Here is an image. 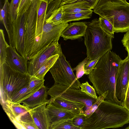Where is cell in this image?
<instances>
[{"mask_svg": "<svg viewBox=\"0 0 129 129\" xmlns=\"http://www.w3.org/2000/svg\"></svg>", "mask_w": 129, "mask_h": 129, "instance_id": "bcb514c9", "label": "cell"}, {"mask_svg": "<svg viewBox=\"0 0 129 129\" xmlns=\"http://www.w3.org/2000/svg\"><path fill=\"white\" fill-rule=\"evenodd\" d=\"M100 25L102 29L114 38L115 32L113 26L107 20L100 16L99 19Z\"/></svg>", "mask_w": 129, "mask_h": 129, "instance_id": "f546056e", "label": "cell"}, {"mask_svg": "<svg viewBox=\"0 0 129 129\" xmlns=\"http://www.w3.org/2000/svg\"><path fill=\"white\" fill-rule=\"evenodd\" d=\"M46 110L51 123L63 119L73 118L77 115L70 111L58 108L50 103L46 106Z\"/></svg>", "mask_w": 129, "mask_h": 129, "instance_id": "d6986e66", "label": "cell"}, {"mask_svg": "<svg viewBox=\"0 0 129 129\" xmlns=\"http://www.w3.org/2000/svg\"><path fill=\"white\" fill-rule=\"evenodd\" d=\"M49 1V0H39L37 19L36 42L39 41L42 35L43 27L45 22L46 10Z\"/></svg>", "mask_w": 129, "mask_h": 129, "instance_id": "ffe728a7", "label": "cell"}, {"mask_svg": "<svg viewBox=\"0 0 129 129\" xmlns=\"http://www.w3.org/2000/svg\"><path fill=\"white\" fill-rule=\"evenodd\" d=\"M81 90L89 96L97 99L98 97L96 95L95 88L93 86L89 84L87 81L84 83H82L80 86Z\"/></svg>", "mask_w": 129, "mask_h": 129, "instance_id": "e575fe53", "label": "cell"}, {"mask_svg": "<svg viewBox=\"0 0 129 129\" xmlns=\"http://www.w3.org/2000/svg\"><path fill=\"white\" fill-rule=\"evenodd\" d=\"M129 123V111L124 106L105 100L87 117L83 129L121 127Z\"/></svg>", "mask_w": 129, "mask_h": 129, "instance_id": "7a4b0ae2", "label": "cell"}, {"mask_svg": "<svg viewBox=\"0 0 129 129\" xmlns=\"http://www.w3.org/2000/svg\"><path fill=\"white\" fill-rule=\"evenodd\" d=\"M48 88L44 86L34 93L30 97L22 101L21 103L30 108H33L43 104L49 103L47 98Z\"/></svg>", "mask_w": 129, "mask_h": 129, "instance_id": "e0dca14e", "label": "cell"}, {"mask_svg": "<svg viewBox=\"0 0 129 129\" xmlns=\"http://www.w3.org/2000/svg\"><path fill=\"white\" fill-rule=\"evenodd\" d=\"M69 0H62V1H66Z\"/></svg>", "mask_w": 129, "mask_h": 129, "instance_id": "ee69618b", "label": "cell"}, {"mask_svg": "<svg viewBox=\"0 0 129 129\" xmlns=\"http://www.w3.org/2000/svg\"><path fill=\"white\" fill-rule=\"evenodd\" d=\"M6 53V62L7 65L16 71L28 75V59L20 55L11 45L8 47Z\"/></svg>", "mask_w": 129, "mask_h": 129, "instance_id": "4fadbf2b", "label": "cell"}, {"mask_svg": "<svg viewBox=\"0 0 129 129\" xmlns=\"http://www.w3.org/2000/svg\"><path fill=\"white\" fill-rule=\"evenodd\" d=\"M108 93V91H106L98 97L95 102L90 108L84 111V113L87 116H89L92 114L97 109L101 103L105 100Z\"/></svg>", "mask_w": 129, "mask_h": 129, "instance_id": "f1b7e54d", "label": "cell"}, {"mask_svg": "<svg viewBox=\"0 0 129 129\" xmlns=\"http://www.w3.org/2000/svg\"><path fill=\"white\" fill-rule=\"evenodd\" d=\"M121 41L129 56V30L124 35Z\"/></svg>", "mask_w": 129, "mask_h": 129, "instance_id": "60d3db41", "label": "cell"}, {"mask_svg": "<svg viewBox=\"0 0 129 129\" xmlns=\"http://www.w3.org/2000/svg\"><path fill=\"white\" fill-rule=\"evenodd\" d=\"M129 81V56L119 62L116 83V95L124 105Z\"/></svg>", "mask_w": 129, "mask_h": 129, "instance_id": "8fae6325", "label": "cell"}, {"mask_svg": "<svg viewBox=\"0 0 129 129\" xmlns=\"http://www.w3.org/2000/svg\"><path fill=\"white\" fill-rule=\"evenodd\" d=\"M99 0H69L62 1L60 7L63 6L70 5L75 4L86 3L88 4L91 9H93Z\"/></svg>", "mask_w": 129, "mask_h": 129, "instance_id": "836d02e7", "label": "cell"}, {"mask_svg": "<svg viewBox=\"0 0 129 129\" xmlns=\"http://www.w3.org/2000/svg\"><path fill=\"white\" fill-rule=\"evenodd\" d=\"M63 13L72 14L80 12L91 10L88 3H81L73 5L63 6Z\"/></svg>", "mask_w": 129, "mask_h": 129, "instance_id": "484cf974", "label": "cell"}, {"mask_svg": "<svg viewBox=\"0 0 129 129\" xmlns=\"http://www.w3.org/2000/svg\"><path fill=\"white\" fill-rule=\"evenodd\" d=\"M13 124L18 129H38L29 112L17 118Z\"/></svg>", "mask_w": 129, "mask_h": 129, "instance_id": "7402d4cb", "label": "cell"}, {"mask_svg": "<svg viewBox=\"0 0 129 129\" xmlns=\"http://www.w3.org/2000/svg\"><path fill=\"white\" fill-rule=\"evenodd\" d=\"M19 0H11L9 6V13L11 23L17 19L18 15L17 11Z\"/></svg>", "mask_w": 129, "mask_h": 129, "instance_id": "4dcf8cb0", "label": "cell"}, {"mask_svg": "<svg viewBox=\"0 0 129 129\" xmlns=\"http://www.w3.org/2000/svg\"><path fill=\"white\" fill-rule=\"evenodd\" d=\"M89 60V58L87 57L83 61L79 63L75 68L72 69L73 71H76V76L78 79L81 77L85 74L84 66Z\"/></svg>", "mask_w": 129, "mask_h": 129, "instance_id": "8d00e7d4", "label": "cell"}, {"mask_svg": "<svg viewBox=\"0 0 129 129\" xmlns=\"http://www.w3.org/2000/svg\"><path fill=\"white\" fill-rule=\"evenodd\" d=\"M49 1H53L54 0H49Z\"/></svg>", "mask_w": 129, "mask_h": 129, "instance_id": "f6af8a7d", "label": "cell"}, {"mask_svg": "<svg viewBox=\"0 0 129 129\" xmlns=\"http://www.w3.org/2000/svg\"><path fill=\"white\" fill-rule=\"evenodd\" d=\"M125 129H129V126H128L127 127L125 128Z\"/></svg>", "mask_w": 129, "mask_h": 129, "instance_id": "7bdbcfd3", "label": "cell"}, {"mask_svg": "<svg viewBox=\"0 0 129 129\" xmlns=\"http://www.w3.org/2000/svg\"><path fill=\"white\" fill-rule=\"evenodd\" d=\"M85 22L87 27L84 36V43L87 57L89 60L101 58L112 49L113 38L102 29L99 19Z\"/></svg>", "mask_w": 129, "mask_h": 129, "instance_id": "277c9868", "label": "cell"}, {"mask_svg": "<svg viewBox=\"0 0 129 129\" xmlns=\"http://www.w3.org/2000/svg\"><path fill=\"white\" fill-rule=\"evenodd\" d=\"M49 103L58 108L70 111L76 115L84 113L83 109L85 106L81 103L71 101L57 98L50 101Z\"/></svg>", "mask_w": 129, "mask_h": 129, "instance_id": "ac0fdd59", "label": "cell"}, {"mask_svg": "<svg viewBox=\"0 0 129 129\" xmlns=\"http://www.w3.org/2000/svg\"><path fill=\"white\" fill-rule=\"evenodd\" d=\"M9 3L8 0H5L4 6L0 10V19L8 34L10 45L11 44L12 26L9 13Z\"/></svg>", "mask_w": 129, "mask_h": 129, "instance_id": "44dd1931", "label": "cell"}, {"mask_svg": "<svg viewBox=\"0 0 129 129\" xmlns=\"http://www.w3.org/2000/svg\"><path fill=\"white\" fill-rule=\"evenodd\" d=\"M73 118L63 119L52 123L50 129H80L73 124Z\"/></svg>", "mask_w": 129, "mask_h": 129, "instance_id": "4316f807", "label": "cell"}, {"mask_svg": "<svg viewBox=\"0 0 129 129\" xmlns=\"http://www.w3.org/2000/svg\"><path fill=\"white\" fill-rule=\"evenodd\" d=\"M30 76L16 71L6 63L0 66L1 102L8 101L29 84Z\"/></svg>", "mask_w": 129, "mask_h": 129, "instance_id": "5b68a950", "label": "cell"}, {"mask_svg": "<svg viewBox=\"0 0 129 129\" xmlns=\"http://www.w3.org/2000/svg\"><path fill=\"white\" fill-rule=\"evenodd\" d=\"M124 106L129 111V82L128 83L124 101Z\"/></svg>", "mask_w": 129, "mask_h": 129, "instance_id": "b9f144b4", "label": "cell"}, {"mask_svg": "<svg viewBox=\"0 0 129 129\" xmlns=\"http://www.w3.org/2000/svg\"><path fill=\"white\" fill-rule=\"evenodd\" d=\"M93 9L112 24L115 32L129 30V3L126 0H99Z\"/></svg>", "mask_w": 129, "mask_h": 129, "instance_id": "3957f363", "label": "cell"}, {"mask_svg": "<svg viewBox=\"0 0 129 129\" xmlns=\"http://www.w3.org/2000/svg\"><path fill=\"white\" fill-rule=\"evenodd\" d=\"M33 0H19L17 11L18 16L25 13L30 5Z\"/></svg>", "mask_w": 129, "mask_h": 129, "instance_id": "f35d334b", "label": "cell"}, {"mask_svg": "<svg viewBox=\"0 0 129 129\" xmlns=\"http://www.w3.org/2000/svg\"><path fill=\"white\" fill-rule=\"evenodd\" d=\"M25 13L18 16L12 23L11 45L20 55L25 57Z\"/></svg>", "mask_w": 129, "mask_h": 129, "instance_id": "30bf717a", "label": "cell"}, {"mask_svg": "<svg viewBox=\"0 0 129 129\" xmlns=\"http://www.w3.org/2000/svg\"><path fill=\"white\" fill-rule=\"evenodd\" d=\"M40 88H30L28 84L13 96L9 101L14 103H21Z\"/></svg>", "mask_w": 129, "mask_h": 129, "instance_id": "603a6c76", "label": "cell"}, {"mask_svg": "<svg viewBox=\"0 0 129 129\" xmlns=\"http://www.w3.org/2000/svg\"><path fill=\"white\" fill-rule=\"evenodd\" d=\"M100 58H99L88 60L84 66L85 74L89 75L94 68Z\"/></svg>", "mask_w": 129, "mask_h": 129, "instance_id": "ab89813d", "label": "cell"}, {"mask_svg": "<svg viewBox=\"0 0 129 129\" xmlns=\"http://www.w3.org/2000/svg\"><path fill=\"white\" fill-rule=\"evenodd\" d=\"M121 60L115 53L108 51L98 60L88 77L99 96L108 91L105 100L124 106L116 95V80Z\"/></svg>", "mask_w": 129, "mask_h": 129, "instance_id": "6da1fadb", "label": "cell"}, {"mask_svg": "<svg viewBox=\"0 0 129 129\" xmlns=\"http://www.w3.org/2000/svg\"><path fill=\"white\" fill-rule=\"evenodd\" d=\"M93 11L92 10L80 12L72 14L63 13L62 22L64 23L74 21L89 19L91 17Z\"/></svg>", "mask_w": 129, "mask_h": 129, "instance_id": "cb8c5ba5", "label": "cell"}, {"mask_svg": "<svg viewBox=\"0 0 129 129\" xmlns=\"http://www.w3.org/2000/svg\"><path fill=\"white\" fill-rule=\"evenodd\" d=\"M59 56L58 54H56L49 58L33 76L39 79H44L46 74L52 67Z\"/></svg>", "mask_w": 129, "mask_h": 129, "instance_id": "d4e9b609", "label": "cell"}, {"mask_svg": "<svg viewBox=\"0 0 129 129\" xmlns=\"http://www.w3.org/2000/svg\"><path fill=\"white\" fill-rule=\"evenodd\" d=\"M39 0H33L25 13V54L31 53L36 39V23Z\"/></svg>", "mask_w": 129, "mask_h": 129, "instance_id": "ba28073f", "label": "cell"}, {"mask_svg": "<svg viewBox=\"0 0 129 129\" xmlns=\"http://www.w3.org/2000/svg\"><path fill=\"white\" fill-rule=\"evenodd\" d=\"M87 27L85 22L70 23L62 31L60 36L64 40L79 39L84 37Z\"/></svg>", "mask_w": 129, "mask_h": 129, "instance_id": "9a60e30c", "label": "cell"}, {"mask_svg": "<svg viewBox=\"0 0 129 129\" xmlns=\"http://www.w3.org/2000/svg\"><path fill=\"white\" fill-rule=\"evenodd\" d=\"M58 40L54 41L28 60V75L33 76L50 57L58 54L61 49Z\"/></svg>", "mask_w": 129, "mask_h": 129, "instance_id": "9c48e42d", "label": "cell"}, {"mask_svg": "<svg viewBox=\"0 0 129 129\" xmlns=\"http://www.w3.org/2000/svg\"><path fill=\"white\" fill-rule=\"evenodd\" d=\"M63 14V9L62 7H60L45 21L46 23H51L54 24L61 23L62 22V19Z\"/></svg>", "mask_w": 129, "mask_h": 129, "instance_id": "1f68e13d", "label": "cell"}, {"mask_svg": "<svg viewBox=\"0 0 129 129\" xmlns=\"http://www.w3.org/2000/svg\"><path fill=\"white\" fill-rule=\"evenodd\" d=\"M87 117L84 113H81L76 115L73 119V124L75 126L83 129L86 123Z\"/></svg>", "mask_w": 129, "mask_h": 129, "instance_id": "d590c367", "label": "cell"}, {"mask_svg": "<svg viewBox=\"0 0 129 129\" xmlns=\"http://www.w3.org/2000/svg\"><path fill=\"white\" fill-rule=\"evenodd\" d=\"M51 97L50 101L58 98L68 101L82 103L88 109L94 103L96 99L81 91L80 89H76L55 83L48 90Z\"/></svg>", "mask_w": 129, "mask_h": 129, "instance_id": "52a82bcc", "label": "cell"}, {"mask_svg": "<svg viewBox=\"0 0 129 129\" xmlns=\"http://www.w3.org/2000/svg\"><path fill=\"white\" fill-rule=\"evenodd\" d=\"M62 1V0H54L52 1H49L46 10L45 21L60 7Z\"/></svg>", "mask_w": 129, "mask_h": 129, "instance_id": "d6a6232c", "label": "cell"}, {"mask_svg": "<svg viewBox=\"0 0 129 129\" xmlns=\"http://www.w3.org/2000/svg\"><path fill=\"white\" fill-rule=\"evenodd\" d=\"M28 85L29 87L32 88H41L44 86L45 80L38 78L34 76H30Z\"/></svg>", "mask_w": 129, "mask_h": 129, "instance_id": "74e56055", "label": "cell"}, {"mask_svg": "<svg viewBox=\"0 0 129 129\" xmlns=\"http://www.w3.org/2000/svg\"><path fill=\"white\" fill-rule=\"evenodd\" d=\"M3 108L12 122L13 123L16 118L21 115L28 112L30 108L20 103L7 101L1 103Z\"/></svg>", "mask_w": 129, "mask_h": 129, "instance_id": "2e32d148", "label": "cell"}, {"mask_svg": "<svg viewBox=\"0 0 129 129\" xmlns=\"http://www.w3.org/2000/svg\"><path fill=\"white\" fill-rule=\"evenodd\" d=\"M5 40L4 30H0V66L6 62L7 48L9 46Z\"/></svg>", "mask_w": 129, "mask_h": 129, "instance_id": "83f0119b", "label": "cell"}, {"mask_svg": "<svg viewBox=\"0 0 129 129\" xmlns=\"http://www.w3.org/2000/svg\"><path fill=\"white\" fill-rule=\"evenodd\" d=\"M47 103L30 108L29 112L38 129H50L51 123L46 110Z\"/></svg>", "mask_w": 129, "mask_h": 129, "instance_id": "5bb4252c", "label": "cell"}, {"mask_svg": "<svg viewBox=\"0 0 129 129\" xmlns=\"http://www.w3.org/2000/svg\"><path fill=\"white\" fill-rule=\"evenodd\" d=\"M68 24V23L54 24L45 21L36 54L53 41L59 40L62 31Z\"/></svg>", "mask_w": 129, "mask_h": 129, "instance_id": "7c38bea8", "label": "cell"}, {"mask_svg": "<svg viewBox=\"0 0 129 129\" xmlns=\"http://www.w3.org/2000/svg\"><path fill=\"white\" fill-rule=\"evenodd\" d=\"M59 56L49 70L55 83L71 88L79 89L81 84L75 75L69 62L66 59L61 49Z\"/></svg>", "mask_w": 129, "mask_h": 129, "instance_id": "8992f818", "label": "cell"}]
</instances>
